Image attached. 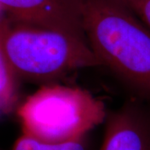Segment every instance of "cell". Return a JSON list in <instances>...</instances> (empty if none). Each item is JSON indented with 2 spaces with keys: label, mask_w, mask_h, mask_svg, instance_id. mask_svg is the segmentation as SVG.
I'll return each instance as SVG.
<instances>
[{
  "label": "cell",
  "mask_w": 150,
  "mask_h": 150,
  "mask_svg": "<svg viewBox=\"0 0 150 150\" xmlns=\"http://www.w3.org/2000/svg\"><path fill=\"white\" fill-rule=\"evenodd\" d=\"M18 77L0 45V112L15 111L19 104Z\"/></svg>",
  "instance_id": "obj_6"
},
{
  "label": "cell",
  "mask_w": 150,
  "mask_h": 150,
  "mask_svg": "<svg viewBox=\"0 0 150 150\" xmlns=\"http://www.w3.org/2000/svg\"><path fill=\"white\" fill-rule=\"evenodd\" d=\"M0 45L18 79L31 82L54 83L75 70L101 66L85 38L9 17L0 18Z\"/></svg>",
  "instance_id": "obj_2"
},
{
  "label": "cell",
  "mask_w": 150,
  "mask_h": 150,
  "mask_svg": "<svg viewBox=\"0 0 150 150\" xmlns=\"http://www.w3.org/2000/svg\"><path fill=\"white\" fill-rule=\"evenodd\" d=\"M0 8L17 21L86 38L79 0H0Z\"/></svg>",
  "instance_id": "obj_4"
},
{
  "label": "cell",
  "mask_w": 150,
  "mask_h": 150,
  "mask_svg": "<svg viewBox=\"0 0 150 150\" xmlns=\"http://www.w3.org/2000/svg\"><path fill=\"white\" fill-rule=\"evenodd\" d=\"M139 17L141 21L150 28V0H123Z\"/></svg>",
  "instance_id": "obj_8"
},
{
  "label": "cell",
  "mask_w": 150,
  "mask_h": 150,
  "mask_svg": "<svg viewBox=\"0 0 150 150\" xmlns=\"http://www.w3.org/2000/svg\"><path fill=\"white\" fill-rule=\"evenodd\" d=\"M103 124L98 150H150V104L131 97Z\"/></svg>",
  "instance_id": "obj_5"
},
{
  "label": "cell",
  "mask_w": 150,
  "mask_h": 150,
  "mask_svg": "<svg viewBox=\"0 0 150 150\" xmlns=\"http://www.w3.org/2000/svg\"><path fill=\"white\" fill-rule=\"evenodd\" d=\"M0 10H2V8H0ZM2 18V16L0 15V18Z\"/></svg>",
  "instance_id": "obj_9"
},
{
  "label": "cell",
  "mask_w": 150,
  "mask_h": 150,
  "mask_svg": "<svg viewBox=\"0 0 150 150\" xmlns=\"http://www.w3.org/2000/svg\"><path fill=\"white\" fill-rule=\"evenodd\" d=\"M22 134L46 143H64L91 134L104 123V103L79 87L42 85L16 108Z\"/></svg>",
  "instance_id": "obj_3"
},
{
  "label": "cell",
  "mask_w": 150,
  "mask_h": 150,
  "mask_svg": "<svg viewBox=\"0 0 150 150\" xmlns=\"http://www.w3.org/2000/svg\"><path fill=\"white\" fill-rule=\"evenodd\" d=\"M87 41L130 92L150 104V28L123 0H79Z\"/></svg>",
  "instance_id": "obj_1"
},
{
  "label": "cell",
  "mask_w": 150,
  "mask_h": 150,
  "mask_svg": "<svg viewBox=\"0 0 150 150\" xmlns=\"http://www.w3.org/2000/svg\"><path fill=\"white\" fill-rule=\"evenodd\" d=\"M0 150H1V149H0Z\"/></svg>",
  "instance_id": "obj_10"
},
{
  "label": "cell",
  "mask_w": 150,
  "mask_h": 150,
  "mask_svg": "<svg viewBox=\"0 0 150 150\" xmlns=\"http://www.w3.org/2000/svg\"><path fill=\"white\" fill-rule=\"evenodd\" d=\"M12 150H97L91 134L64 143H46L25 134H22Z\"/></svg>",
  "instance_id": "obj_7"
}]
</instances>
